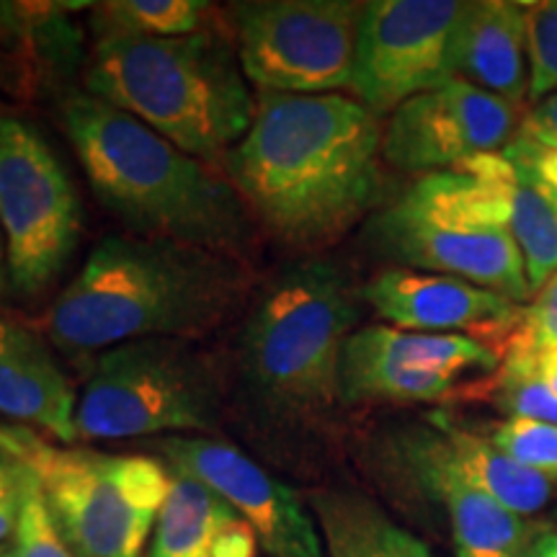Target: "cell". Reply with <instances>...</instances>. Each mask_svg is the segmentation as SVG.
Returning a JSON list of instances; mask_svg holds the SVG:
<instances>
[{
	"label": "cell",
	"instance_id": "52a82bcc",
	"mask_svg": "<svg viewBox=\"0 0 557 557\" xmlns=\"http://www.w3.org/2000/svg\"><path fill=\"white\" fill-rule=\"evenodd\" d=\"M3 442L37 478L54 527L75 557H145L171 487L163 462L52 447L29 431H3Z\"/></svg>",
	"mask_w": 557,
	"mask_h": 557
},
{
	"label": "cell",
	"instance_id": "9c48e42d",
	"mask_svg": "<svg viewBox=\"0 0 557 557\" xmlns=\"http://www.w3.org/2000/svg\"><path fill=\"white\" fill-rule=\"evenodd\" d=\"M0 230L9 282L41 295L70 263L81 238V199L45 135L0 111Z\"/></svg>",
	"mask_w": 557,
	"mask_h": 557
},
{
	"label": "cell",
	"instance_id": "74e56055",
	"mask_svg": "<svg viewBox=\"0 0 557 557\" xmlns=\"http://www.w3.org/2000/svg\"><path fill=\"white\" fill-rule=\"evenodd\" d=\"M0 557H13V547L11 545L0 547Z\"/></svg>",
	"mask_w": 557,
	"mask_h": 557
},
{
	"label": "cell",
	"instance_id": "1f68e13d",
	"mask_svg": "<svg viewBox=\"0 0 557 557\" xmlns=\"http://www.w3.org/2000/svg\"><path fill=\"white\" fill-rule=\"evenodd\" d=\"M517 137L529 145H537V148L557 145V94L532 103V109L521 116Z\"/></svg>",
	"mask_w": 557,
	"mask_h": 557
},
{
	"label": "cell",
	"instance_id": "d590c367",
	"mask_svg": "<svg viewBox=\"0 0 557 557\" xmlns=\"http://www.w3.org/2000/svg\"><path fill=\"white\" fill-rule=\"evenodd\" d=\"M11 459H13V451H11L9 447H5V442H3V431H0V472H3L5 468H9Z\"/></svg>",
	"mask_w": 557,
	"mask_h": 557
},
{
	"label": "cell",
	"instance_id": "f1b7e54d",
	"mask_svg": "<svg viewBox=\"0 0 557 557\" xmlns=\"http://www.w3.org/2000/svg\"><path fill=\"white\" fill-rule=\"evenodd\" d=\"M26 480H29V470L13 455L9 468L0 472V547L9 542L11 534H16L21 506H24Z\"/></svg>",
	"mask_w": 557,
	"mask_h": 557
},
{
	"label": "cell",
	"instance_id": "7c38bea8",
	"mask_svg": "<svg viewBox=\"0 0 557 557\" xmlns=\"http://www.w3.org/2000/svg\"><path fill=\"white\" fill-rule=\"evenodd\" d=\"M500 351L468 336L364 325L346 338L341 403H434L475 374L498 372Z\"/></svg>",
	"mask_w": 557,
	"mask_h": 557
},
{
	"label": "cell",
	"instance_id": "d4e9b609",
	"mask_svg": "<svg viewBox=\"0 0 557 557\" xmlns=\"http://www.w3.org/2000/svg\"><path fill=\"white\" fill-rule=\"evenodd\" d=\"M493 444L521 468L557 483V426L527 418H506L491 434Z\"/></svg>",
	"mask_w": 557,
	"mask_h": 557
},
{
	"label": "cell",
	"instance_id": "277c9868",
	"mask_svg": "<svg viewBox=\"0 0 557 557\" xmlns=\"http://www.w3.org/2000/svg\"><path fill=\"white\" fill-rule=\"evenodd\" d=\"M86 88L199 160H225L256 120L238 47L218 29L171 39H99L86 65Z\"/></svg>",
	"mask_w": 557,
	"mask_h": 557
},
{
	"label": "cell",
	"instance_id": "cb8c5ba5",
	"mask_svg": "<svg viewBox=\"0 0 557 557\" xmlns=\"http://www.w3.org/2000/svg\"><path fill=\"white\" fill-rule=\"evenodd\" d=\"M524 5L529 94L537 103L557 94V0H537Z\"/></svg>",
	"mask_w": 557,
	"mask_h": 557
},
{
	"label": "cell",
	"instance_id": "2e32d148",
	"mask_svg": "<svg viewBox=\"0 0 557 557\" xmlns=\"http://www.w3.org/2000/svg\"><path fill=\"white\" fill-rule=\"evenodd\" d=\"M75 413L78 398L50 346L26 325L0 318V416L75 447Z\"/></svg>",
	"mask_w": 557,
	"mask_h": 557
},
{
	"label": "cell",
	"instance_id": "5b68a950",
	"mask_svg": "<svg viewBox=\"0 0 557 557\" xmlns=\"http://www.w3.org/2000/svg\"><path fill=\"white\" fill-rule=\"evenodd\" d=\"M357 320L351 278L336 263L299 261L269 278L238 348L253 406L274 418H308L341 403V357Z\"/></svg>",
	"mask_w": 557,
	"mask_h": 557
},
{
	"label": "cell",
	"instance_id": "44dd1931",
	"mask_svg": "<svg viewBox=\"0 0 557 557\" xmlns=\"http://www.w3.org/2000/svg\"><path fill=\"white\" fill-rule=\"evenodd\" d=\"M310 511L329 557H436L426 542L361 493H312Z\"/></svg>",
	"mask_w": 557,
	"mask_h": 557
},
{
	"label": "cell",
	"instance_id": "e575fe53",
	"mask_svg": "<svg viewBox=\"0 0 557 557\" xmlns=\"http://www.w3.org/2000/svg\"><path fill=\"white\" fill-rule=\"evenodd\" d=\"M9 263H5V240L3 230H0V292L9 287Z\"/></svg>",
	"mask_w": 557,
	"mask_h": 557
},
{
	"label": "cell",
	"instance_id": "30bf717a",
	"mask_svg": "<svg viewBox=\"0 0 557 557\" xmlns=\"http://www.w3.org/2000/svg\"><path fill=\"white\" fill-rule=\"evenodd\" d=\"M364 3L246 0L230 5L238 58L261 94L323 96L348 90Z\"/></svg>",
	"mask_w": 557,
	"mask_h": 557
},
{
	"label": "cell",
	"instance_id": "8d00e7d4",
	"mask_svg": "<svg viewBox=\"0 0 557 557\" xmlns=\"http://www.w3.org/2000/svg\"><path fill=\"white\" fill-rule=\"evenodd\" d=\"M545 191H547V197H549V201H553V207L557 212V189H547V186H545Z\"/></svg>",
	"mask_w": 557,
	"mask_h": 557
},
{
	"label": "cell",
	"instance_id": "836d02e7",
	"mask_svg": "<svg viewBox=\"0 0 557 557\" xmlns=\"http://www.w3.org/2000/svg\"><path fill=\"white\" fill-rule=\"evenodd\" d=\"M524 557H557V529L534 534L524 549Z\"/></svg>",
	"mask_w": 557,
	"mask_h": 557
},
{
	"label": "cell",
	"instance_id": "4316f807",
	"mask_svg": "<svg viewBox=\"0 0 557 557\" xmlns=\"http://www.w3.org/2000/svg\"><path fill=\"white\" fill-rule=\"evenodd\" d=\"M496 400L508 418H527L557 426V398L524 369L500 361L496 372Z\"/></svg>",
	"mask_w": 557,
	"mask_h": 557
},
{
	"label": "cell",
	"instance_id": "ffe728a7",
	"mask_svg": "<svg viewBox=\"0 0 557 557\" xmlns=\"http://www.w3.org/2000/svg\"><path fill=\"white\" fill-rule=\"evenodd\" d=\"M410 465L449 517L457 557H524L532 532L524 517L438 465L408 442Z\"/></svg>",
	"mask_w": 557,
	"mask_h": 557
},
{
	"label": "cell",
	"instance_id": "4dcf8cb0",
	"mask_svg": "<svg viewBox=\"0 0 557 557\" xmlns=\"http://www.w3.org/2000/svg\"><path fill=\"white\" fill-rule=\"evenodd\" d=\"M39 78L41 70L26 54L0 47V90L3 94L26 99V96H34Z\"/></svg>",
	"mask_w": 557,
	"mask_h": 557
},
{
	"label": "cell",
	"instance_id": "e0dca14e",
	"mask_svg": "<svg viewBox=\"0 0 557 557\" xmlns=\"http://www.w3.org/2000/svg\"><path fill=\"white\" fill-rule=\"evenodd\" d=\"M148 557H259L253 527L199 478L171 465Z\"/></svg>",
	"mask_w": 557,
	"mask_h": 557
},
{
	"label": "cell",
	"instance_id": "5bb4252c",
	"mask_svg": "<svg viewBox=\"0 0 557 557\" xmlns=\"http://www.w3.org/2000/svg\"><path fill=\"white\" fill-rule=\"evenodd\" d=\"M160 451L173 468L218 491L253 527L269 557H329L305 500L233 444L209 436H169L160 442Z\"/></svg>",
	"mask_w": 557,
	"mask_h": 557
},
{
	"label": "cell",
	"instance_id": "8992f818",
	"mask_svg": "<svg viewBox=\"0 0 557 557\" xmlns=\"http://www.w3.org/2000/svg\"><path fill=\"white\" fill-rule=\"evenodd\" d=\"M367 238L400 269L465 278L517 305L532 299L506 201L475 165L416 181L374 214Z\"/></svg>",
	"mask_w": 557,
	"mask_h": 557
},
{
	"label": "cell",
	"instance_id": "484cf974",
	"mask_svg": "<svg viewBox=\"0 0 557 557\" xmlns=\"http://www.w3.org/2000/svg\"><path fill=\"white\" fill-rule=\"evenodd\" d=\"M11 547L13 557H75L67 542L62 540L60 529L54 527L45 493H41L37 478L32 472L29 480H26L24 506H21L18 527Z\"/></svg>",
	"mask_w": 557,
	"mask_h": 557
},
{
	"label": "cell",
	"instance_id": "d6a6232c",
	"mask_svg": "<svg viewBox=\"0 0 557 557\" xmlns=\"http://www.w3.org/2000/svg\"><path fill=\"white\" fill-rule=\"evenodd\" d=\"M500 361L524 369L557 398V346L542 348V351H504Z\"/></svg>",
	"mask_w": 557,
	"mask_h": 557
},
{
	"label": "cell",
	"instance_id": "ba28073f",
	"mask_svg": "<svg viewBox=\"0 0 557 557\" xmlns=\"http://www.w3.org/2000/svg\"><path fill=\"white\" fill-rule=\"evenodd\" d=\"M222 406L220 369L205 351L184 338H145L94 361L75 423L81 442L214 431Z\"/></svg>",
	"mask_w": 557,
	"mask_h": 557
},
{
	"label": "cell",
	"instance_id": "d6986e66",
	"mask_svg": "<svg viewBox=\"0 0 557 557\" xmlns=\"http://www.w3.org/2000/svg\"><path fill=\"white\" fill-rule=\"evenodd\" d=\"M410 444L524 519L542 511L553 498V480L521 468L491 436L451 426L444 418H436V431H421Z\"/></svg>",
	"mask_w": 557,
	"mask_h": 557
},
{
	"label": "cell",
	"instance_id": "7402d4cb",
	"mask_svg": "<svg viewBox=\"0 0 557 557\" xmlns=\"http://www.w3.org/2000/svg\"><path fill=\"white\" fill-rule=\"evenodd\" d=\"M468 165H475L498 186L506 201L508 230L521 250L534 295L557 271V212L545 186L504 152L483 156Z\"/></svg>",
	"mask_w": 557,
	"mask_h": 557
},
{
	"label": "cell",
	"instance_id": "ac0fdd59",
	"mask_svg": "<svg viewBox=\"0 0 557 557\" xmlns=\"http://www.w3.org/2000/svg\"><path fill=\"white\" fill-rule=\"evenodd\" d=\"M455 78L517 103L527 101L524 5L511 0L465 3L455 39Z\"/></svg>",
	"mask_w": 557,
	"mask_h": 557
},
{
	"label": "cell",
	"instance_id": "3957f363",
	"mask_svg": "<svg viewBox=\"0 0 557 557\" xmlns=\"http://www.w3.org/2000/svg\"><path fill=\"white\" fill-rule=\"evenodd\" d=\"M62 124L96 199L139 238L246 259L256 222L227 178L127 111L75 90Z\"/></svg>",
	"mask_w": 557,
	"mask_h": 557
},
{
	"label": "cell",
	"instance_id": "7a4b0ae2",
	"mask_svg": "<svg viewBox=\"0 0 557 557\" xmlns=\"http://www.w3.org/2000/svg\"><path fill=\"white\" fill-rule=\"evenodd\" d=\"M248 295L238 259L139 235H107L54 297L45 333L67 357L145 338H197Z\"/></svg>",
	"mask_w": 557,
	"mask_h": 557
},
{
	"label": "cell",
	"instance_id": "8fae6325",
	"mask_svg": "<svg viewBox=\"0 0 557 557\" xmlns=\"http://www.w3.org/2000/svg\"><path fill=\"white\" fill-rule=\"evenodd\" d=\"M465 3L372 0L361 13L351 94L372 114H393L413 96L455 78V39Z\"/></svg>",
	"mask_w": 557,
	"mask_h": 557
},
{
	"label": "cell",
	"instance_id": "9a60e30c",
	"mask_svg": "<svg viewBox=\"0 0 557 557\" xmlns=\"http://www.w3.org/2000/svg\"><path fill=\"white\" fill-rule=\"evenodd\" d=\"M361 299L393 329L451 333L500 346L524 308L465 278L400 267L380 271L361 289Z\"/></svg>",
	"mask_w": 557,
	"mask_h": 557
},
{
	"label": "cell",
	"instance_id": "603a6c76",
	"mask_svg": "<svg viewBox=\"0 0 557 557\" xmlns=\"http://www.w3.org/2000/svg\"><path fill=\"white\" fill-rule=\"evenodd\" d=\"M214 5L205 0H111L90 9L96 41L111 37L171 39L212 29Z\"/></svg>",
	"mask_w": 557,
	"mask_h": 557
},
{
	"label": "cell",
	"instance_id": "83f0119b",
	"mask_svg": "<svg viewBox=\"0 0 557 557\" xmlns=\"http://www.w3.org/2000/svg\"><path fill=\"white\" fill-rule=\"evenodd\" d=\"M557 346V271L534 292L500 346L504 351H542Z\"/></svg>",
	"mask_w": 557,
	"mask_h": 557
},
{
	"label": "cell",
	"instance_id": "4fadbf2b",
	"mask_svg": "<svg viewBox=\"0 0 557 557\" xmlns=\"http://www.w3.org/2000/svg\"><path fill=\"white\" fill-rule=\"evenodd\" d=\"M519 109L468 81L451 78L389 114L382 158L406 173L459 171L511 143L521 122Z\"/></svg>",
	"mask_w": 557,
	"mask_h": 557
},
{
	"label": "cell",
	"instance_id": "f546056e",
	"mask_svg": "<svg viewBox=\"0 0 557 557\" xmlns=\"http://www.w3.org/2000/svg\"><path fill=\"white\" fill-rule=\"evenodd\" d=\"M506 158H511L513 163H519L529 176H534L542 186L547 189H557V145L553 148H537V145H529L524 139L513 135L511 143L504 150Z\"/></svg>",
	"mask_w": 557,
	"mask_h": 557
},
{
	"label": "cell",
	"instance_id": "6da1fadb",
	"mask_svg": "<svg viewBox=\"0 0 557 557\" xmlns=\"http://www.w3.org/2000/svg\"><path fill=\"white\" fill-rule=\"evenodd\" d=\"M382 132L351 96L261 94L222 165L250 218L287 246L320 248L380 205Z\"/></svg>",
	"mask_w": 557,
	"mask_h": 557
}]
</instances>
